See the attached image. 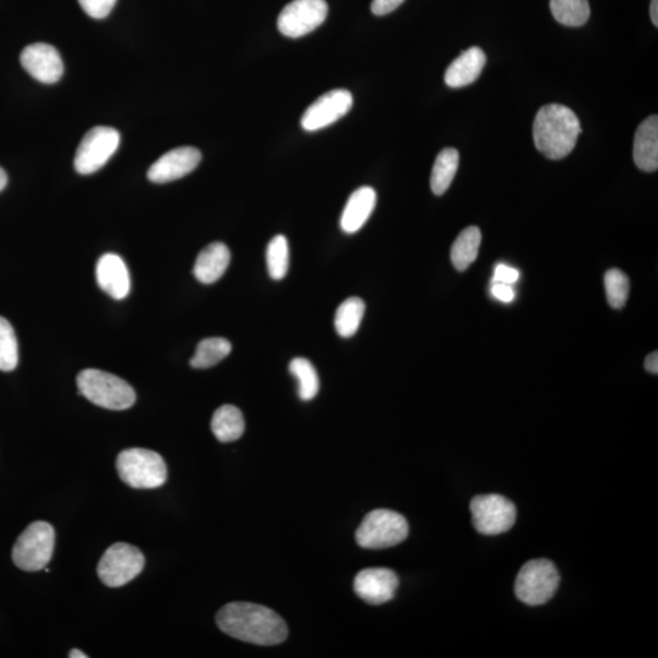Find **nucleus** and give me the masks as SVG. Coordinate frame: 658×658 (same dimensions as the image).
Here are the masks:
<instances>
[{
	"label": "nucleus",
	"instance_id": "obj_1",
	"mask_svg": "<svg viewBox=\"0 0 658 658\" xmlns=\"http://www.w3.org/2000/svg\"><path fill=\"white\" fill-rule=\"evenodd\" d=\"M216 623L230 637L255 645H278L288 637L287 624L280 615L252 602L223 606L217 612Z\"/></svg>",
	"mask_w": 658,
	"mask_h": 658
},
{
	"label": "nucleus",
	"instance_id": "obj_2",
	"mask_svg": "<svg viewBox=\"0 0 658 658\" xmlns=\"http://www.w3.org/2000/svg\"><path fill=\"white\" fill-rule=\"evenodd\" d=\"M581 133V122L573 110L565 105H545L535 116V148L548 159L560 160L570 155Z\"/></svg>",
	"mask_w": 658,
	"mask_h": 658
},
{
	"label": "nucleus",
	"instance_id": "obj_3",
	"mask_svg": "<svg viewBox=\"0 0 658 658\" xmlns=\"http://www.w3.org/2000/svg\"><path fill=\"white\" fill-rule=\"evenodd\" d=\"M78 392L94 405L108 410H127L136 403V392L124 379L88 368L77 376Z\"/></svg>",
	"mask_w": 658,
	"mask_h": 658
},
{
	"label": "nucleus",
	"instance_id": "obj_4",
	"mask_svg": "<svg viewBox=\"0 0 658 658\" xmlns=\"http://www.w3.org/2000/svg\"><path fill=\"white\" fill-rule=\"evenodd\" d=\"M116 470L121 481L135 489H156L167 479L163 457L155 451L132 448L117 456Z\"/></svg>",
	"mask_w": 658,
	"mask_h": 658
},
{
	"label": "nucleus",
	"instance_id": "obj_5",
	"mask_svg": "<svg viewBox=\"0 0 658 658\" xmlns=\"http://www.w3.org/2000/svg\"><path fill=\"white\" fill-rule=\"evenodd\" d=\"M409 523L400 513L379 509L366 515L356 531V542L364 549H387L403 543Z\"/></svg>",
	"mask_w": 658,
	"mask_h": 658
},
{
	"label": "nucleus",
	"instance_id": "obj_6",
	"mask_svg": "<svg viewBox=\"0 0 658 658\" xmlns=\"http://www.w3.org/2000/svg\"><path fill=\"white\" fill-rule=\"evenodd\" d=\"M54 545L55 531L52 524L33 522L16 540L13 561L22 571H41L52 560Z\"/></svg>",
	"mask_w": 658,
	"mask_h": 658
},
{
	"label": "nucleus",
	"instance_id": "obj_7",
	"mask_svg": "<svg viewBox=\"0 0 658 658\" xmlns=\"http://www.w3.org/2000/svg\"><path fill=\"white\" fill-rule=\"evenodd\" d=\"M560 574L549 560L539 559L526 563L517 574L515 593L529 606L544 605L555 595Z\"/></svg>",
	"mask_w": 658,
	"mask_h": 658
},
{
	"label": "nucleus",
	"instance_id": "obj_8",
	"mask_svg": "<svg viewBox=\"0 0 658 658\" xmlns=\"http://www.w3.org/2000/svg\"><path fill=\"white\" fill-rule=\"evenodd\" d=\"M144 563L146 560L136 546L116 543L100 559L98 576L107 587H124L142 573Z\"/></svg>",
	"mask_w": 658,
	"mask_h": 658
},
{
	"label": "nucleus",
	"instance_id": "obj_9",
	"mask_svg": "<svg viewBox=\"0 0 658 658\" xmlns=\"http://www.w3.org/2000/svg\"><path fill=\"white\" fill-rule=\"evenodd\" d=\"M120 133L115 128L98 126L83 137L75 156V169L80 175H92L108 163L120 146Z\"/></svg>",
	"mask_w": 658,
	"mask_h": 658
},
{
	"label": "nucleus",
	"instance_id": "obj_10",
	"mask_svg": "<svg viewBox=\"0 0 658 658\" xmlns=\"http://www.w3.org/2000/svg\"><path fill=\"white\" fill-rule=\"evenodd\" d=\"M472 522L478 533L499 535L509 532L516 522V506L504 496L478 495L471 501Z\"/></svg>",
	"mask_w": 658,
	"mask_h": 658
},
{
	"label": "nucleus",
	"instance_id": "obj_11",
	"mask_svg": "<svg viewBox=\"0 0 658 658\" xmlns=\"http://www.w3.org/2000/svg\"><path fill=\"white\" fill-rule=\"evenodd\" d=\"M327 15L326 0H293L278 16V30L289 38L304 37L319 29Z\"/></svg>",
	"mask_w": 658,
	"mask_h": 658
},
{
	"label": "nucleus",
	"instance_id": "obj_12",
	"mask_svg": "<svg viewBox=\"0 0 658 658\" xmlns=\"http://www.w3.org/2000/svg\"><path fill=\"white\" fill-rule=\"evenodd\" d=\"M354 99L347 89H334L312 103L301 117L306 132L323 130L334 124L353 108Z\"/></svg>",
	"mask_w": 658,
	"mask_h": 658
},
{
	"label": "nucleus",
	"instance_id": "obj_13",
	"mask_svg": "<svg viewBox=\"0 0 658 658\" xmlns=\"http://www.w3.org/2000/svg\"><path fill=\"white\" fill-rule=\"evenodd\" d=\"M22 68L37 81L52 85L64 74V63L57 48L47 43L30 44L22 50Z\"/></svg>",
	"mask_w": 658,
	"mask_h": 658
},
{
	"label": "nucleus",
	"instance_id": "obj_14",
	"mask_svg": "<svg viewBox=\"0 0 658 658\" xmlns=\"http://www.w3.org/2000/svg\"><path fill=\"white\" fill-rule=\"evenodd\" d=\"M398 587V574L389 568H367L354 581L356 595L370 605L386 604L394 598Z\"/></svg>",
	"mask_w": 658,
	"mask_h": 658
},
{
	"label": "nucleus",
	"instance_id": "obj_15",
	"mask_svg": "<svg viewBox=\"0 0 658 658\" xmlns=\"http://www.w3.org/2000/svg\"><path fill=\"white\" fill-rule=\"evenodd\" d=\"M202 161V153L197 148L181 147L170 150L148 170L149 181L167 183L191 174Z\"/></svg>",
	"mask_w": 658,
	"mask_h": 658
},
{
	"label": "nucleus",
	"instance_id": "obj_16",
	"mask_svg": "<svg viewBox=\"0 0 658 658\" xmlns=\"http://www.w3.org/2000/svg\"><path fill=\"white\" fill-rule=\"evenodd\" d=\"M96 275L99 287L111 298L122 300L130 294V272L119 255H103L98 261Z\"/></svg>",
	"mask_w": 658,
	"mask_h": 658
},
{
	"label": "nucleus",
	"instance_id": "obj_17",
	"mask_svg": "<svg viewBox=\"0 0 658 658\" xmlns=\"http://www.w3.org/2000/svg\"><path fill=\"white\" fill-rule=\"evenodd\" d=\"M377 193L371 187H361L350 195L347 205L340 217V227L343 232L353 234L359 232L376 208Z\"/></svg>",
	"mask_w": 658,
	"mask_h": 658
},
{
	"label": "nucleus",
	"instance_id": "obj_18",
	"mask_svg": "<svg viewBox=\"0 0 658 658\" xmlns=\"http://www.w3.org/2000/svg\"><path fill=\"white\" fill-rule=\"evenodd\" d=\"M634 163L641 171L658 169V117L650 116L641 122L634 137Z\"/></svg>",
	"mask_w": 658,
	"mask_h": 658
},
{
	"label": "nucleus",
	"instance_id": "obj_19",
	"mask_svg": "<svg viewBox=\"0 0 658 658\" xmlns=\"http://www.w3.org/2000/svg\"><path fill=\"white\" fill-rule=\"evenodd\" d=\"M231 262V252L226 244L215 242L204 248L195 260L193 273L200 283L213 284L225 275Z\"/></svg>",
	"mask_w": 658,
	"mask_h": 658
},
{
	"label": "nucleus",
	"instance_id": "obj_20",
	"mask_svg": "<svg viewBox=\"0 0 658 658\" xmlns=\"http://www.w3.org/2000/svg\"><path fill=\"white\" fill-rule=\"evenodd\" d=\"M487 57L481 48L472 47L450 64L445 72V83L451 88L472 85L481 76Z\"/></svg>",
	"mask_w": 658,
	"mask_h": 658
},
{
	"label": "nucleus",
	"instance_id": "obj_21",
	"mask_svg": "<svg viewBox=\"0 0 658 658\" xmlns=\"http://www.w3.org/2000/svg\"><path fill=\"white\" fill-rule=\"evenodd\" d=\"M245 422L242 411L233 405H223L215 411L211 431L221 443L236 442L243 436Z\"/></svg>",
	"mask_w": 658,
	"mask_h": 658
},
{
	"label": "nucleus",
	"instance_id": "obj_22",
	"mask_svg": "<svg viewBox=\"0 0 658 658\" xmlns=\"http://www.w3.org/2000/svg\"><path fill=\"white\" fill-rule=\"evenodd\" d=\"M482 243V233L476 226L465 228L456 238L451 248V261L457 271H466L479 254Z\"/></svg>",
	"mask_w": 658,
	"mask_h": 658
},
{
	"label": "nucleus",
	"instance_id": "obj_23",
	"mask_svg": "<svg viewBox=\"0 0 658 658\" xmlns=\"http://www.w3.org/2000/svg\"><path fill=\"white\" fill-rule=\"evenodd\" d=\"M460 154L454 148H446L437 156L431 176L432 192L443 195L453 183L459 169Z\"/></svg>",
	"mask_w": 658,
	"mask_h": 658
},
{
	"label": "nucleus",
	"instance_id": "obj_24",
	"mask_svg": "<svg viewBox=\"0 0 658 658\" xmlns=\"http://www.w3.org/2000/svg\"><path fill=\"white\" fill-rule=\"evenodd\" d=\"M366 305L360 298L344 300L336 312L334 326L340 337L351 338L355 336L364 319Z\"/></svg>",
	"mask_w": 658,
	"mask_h": 658
},
{
	"label": "nucleus",
	"instance_id": "obj_25",
	"mask_svg": "<svg viewBox=\"0 0 658 658\" xmlns=\"http://www.w3.org/2000/svg\"><path fill=\"white\" fill-rule=\"evenodd\" d=\"M552 16L561 25L579 27L590 18L589 0H550Z\"/></svg>",
	"mask_w": 658,
	"mask_h": 658
},
{
	"label": "nucleus",
	"instance_id": "obj_26",
	"mask_svg": "<svg viewBox=\"0 0 658 658\" xmlns=\"http://www.w3.org/2000/svg\"><path fill=\"white\" fill-rule=\"evenodd\" d=\"M232 344L225 338H206L198 344L191 359L193 368L213 367L231 354Z\"/></svg>",
	"mask_w": 658,
	"mask_h": 658
},
{
	"label": "nucleus",
	"instance_id": "obj_27",
	"mask_svg": "<svg viewBox=\"0 0 658 658\" xmlns=\"http://www.w3.org/2000/svg\"><path fill=\"white\" fill-rule=\"evenodd\" d=\"M289 372L298 381V393L301 400L310 401L319 394L320 378L316 368L308 359H293L289 364Z\"/></svg>",
	"mask_w": 658,
	"mask_h": 658
},
{
	"label": "nucleus",
	"instance_id": "obj_28",
	"mask_svg": "<svg viewBox=\"0 0 658 658\" xmlns=\"http://www.w3.org/2000/svg\"><path fill=\"white\" fill-rule=\"evenodd\" d=\"M267 269L275 281H282L289 269V245L287 238L276 236L271 239L266 250Z\"/></svg>",
	"mask_w": 658,
	"mask_h": 658
},
{
	"label": "nucleus",
	"instance_id": "obj_29",
	"mask_svg": "<svg viewBox=\"0 0 658 658\" xmlns=\"http://www.w3.org/2000/svg\"><path fill=\"white\" fill-rule=\"evenodd\" d=\"M18 362L19 347L14 328L7 319L0 317V371H13Z\"/></svg>",
	"mask_w": 658,
	"mask_h": 658
},
{
	"label": "nucleus",
	"instance_id": "obj_30",
	"mask_svg": "<svg viewBox=\"0 0 658 658\" xmlns=\"http://www.w3.org/2000/svg\"><path fill=\"white\" fill-rule=\"evenodd\" d=\"M605 289L611 308L620 310L626 306L630 291V282L626 273L618 269L607 271Z\"/></svg>",
	"mask_w": 658,
	"mask_h": 658
},
{
	"label": "nucleus",
	"instance_id": "obj_31",
	"mask_svg": "<svg viewBox=\"0 0 658 658\" xmlns=\"http://www.w3.org/2000/svg\"><path fill=\"white\" fill-rule=\"evenodd\" d=\"M117 0H78L81 8L93 19H105L113 11Z\"/></svg>",
	"mask_w": 658,
	"mask_h": 658
},
{
	"label": "nucleus",
	"instance_id": "obj_32",
	"mask_svg": "<svg viewBox=\"0 0 658 658\" xmlns=\"http://www.w3.org/2000/svg\"><path fill=\"white\" fill-rule=\"evenodd\" d=\"M520 278V272L513 269V267L507 266L505 264H500L495 267L493 283H504L512 284L516 283Z\"/></svg>",
	"mask_w": 658,
	"mask_h": 658
},
{
	"label": "nucleus",
	"instance_id": "obj_33",
	"mask_svg": "<svg viewBox=\"0 0 658 658\" xmlns=\"http://www.w3.org/2000/svg\"><path fill=\"white\" fill-rule=\"evenodd\" d=\"M405 0H372L371 10L377 16L393 13Z\"/></svg>",
	"mask_w": 658,
	"mask_h": 658
},
{
	"label": "nucleus",
	"instance_id": "obj_34",
	"mask_svg": "<svg viewBox=\"0 0 658 658\" xmlns=\"http://www.w3.org/2000/svg\"><path fill=\"white\" fill-rule=\"evenodd\" d=\"M492 294L495 299L503 301V303H512L515 299V291L511 284L493 283Z\"/></svg>",
	"mask_w": 658,
	"mask_h": 658
},
{
	"label": "nucleus",
	"instance_id": "obj_35",
	"mask_svg": "<svg viewBox=\"0 0 658 658\" xmlns=\"http://www.w3.org/2000/svg\"><path fill=\"white\" fill-rule=\"evenodd\" d=\"M646 371L652 373V375H658V353L654 351L648 355V358L645 360Z\"/></svg>",
	"mask_w": 658,
	"mask_h": 658
},
{
	"label": "nucleus",
	"instance_id": "obj_36",
	"mask_svg": "<svg viewBox=\"0 0 658 658\" xmlns=\"http://www.w3.org/2000/svg\"><path fill=\"white\" fill-rule=\"evenodd\" d=\"M650 16L652 24L658 26V0H651Z\"/></svg>",
	"mask_w": 658,
	"mask_h": 658
},
{
	"label": "nucleus",
	"instance_id": "obj_37",
	"mask_svg": "<svg viewBox=\"0 0 658 658\" xmlns=\"http://www.w3.org/2000/svg\"><path fill=\"white\" fill-rule=\"evenodd\" d=\"M8 183V176L5 174V171L0 167V192L3 191L5 187H7Z\"/></svg>",
	"mask_w": 658,
	"mask_h": 658
},
{
	"label": "nucleus",
	"instance_id": "obj_38",
	"mask_svg": "<svg viewBox=\"0 0 658 658\" xmlns=\"http://www.w3.org/2000/svg\"><path fill=\"white\" fill-rule=\"evenodd\" d=\"M69 657L70 658H87L88 656L85 654V652H83L81 650L74 649V650L70 651Z\"/></svg>",
	"mask_w": 658,
	"mask_h": 658
}]
</instances>
